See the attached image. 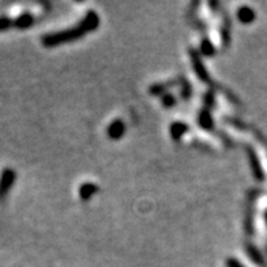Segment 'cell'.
Segmentation results:
<instances>
[{"instance_id":"6da1fadb","label":"cell","mask_w":267,"mask_h":267,"mask_svg":"<svg viewBox=\"0 0 267 267\" xmlns=\"http://www.w3.org/2000/svg\"><path fill=\"white\" fill-rule=\"evenodd\" d=\"M98 26H100V17L95 11L90 10V11H87L85 18L82 19V22L79 25H77L75 27H71V29L62 30V32L45 34L41 38V42L45 48H54V46L66 44L68 41L78 40V38L85 36L86 33L95 30Z\"/></svg>"},{"instance_id":"7a4b0ae2","label":"cell","mask_w":267,"mask_h":267,"mask_svg":"<svg viewBox=\"0 0 267 267\" xmlns=\"http://www.w3.org/2000/svg\"><path fill=\"white\" fill-rule=\"evenodd\" d=\"M17 180V173L14 172L11 168H6L2 171L0 175V200L5 199L6 195L11 190L14 181Z\"/></svg>"},{"instance_id":"3957f363","label":"cell","mask_w":267,"mask_h":267,"mask_svg":"<svg viewBox=\"0 0 267 267\" xmlns=\"http://www.w3.org/2000/svg\"><path fill=\"white\" fill-rule=\"evenodd\" d=\"M190 58L191 63L194 66V71L198 75V78L204 83H210V77H208V73L206 67H204L203 62L200 59V55L195 49H190Z\"/></svg>"},{"instance_id":"277c9868","label":"cell","mask_w":267,"mask_h":267,"mask_svg":"<svg viewBox=\"0 0 267 267\" xmlns=\"http://www.w3.org/2000/svg\"><path fill=\"white\" fill-rule=\"evenodd\" d=\"M126 132V123L118 119L109 124L108 127V136L111 139H120Z\"/></svg>"},{"instance_id":"5b68a950","label":"cell","mask_w":267,"mask_h":267,"mask_svg":"<svg viewBox=\"0 0 267 267\" xmlns=\"http://www.w3.org/2000/svg\"><path fill=\"white\" fill-rule=\"evenodd\" d=\"M247 150H248V157H249V161H251V168H252V171H254L255 176L258 177L259 180H262V179H264V172H263V168L262 165H260V161H259L258 155H256L254 149L248 147Z\"/></svg>"},{"instance_id":"8992f818","label":"cell","mask_w":267,"mask_h":267,"mask_svg":"<svg viewBox=\"0 0 267 267\" xmlns=\"http://www.w3.org/2000/svg\"><path fill=\"white\" fill-rule=\"evenodd\" d=\"M98 192V187L94 183H85L79 187V198L82 200H90Z\"/></svg>"},{"instance_id":"52a82bcc","label":"cell","mask_w":267,"mask_h":267,"mask_svg":"<svg viewBox=\"0 0 267 267\" xmlns=\"http://www.w3.org/2000/svg\"><path fill=\"white\" fill-rule=\"evenodd\" d=\"M33 23H34V17L29 13L21 14L18 18L14 19V27L17 29H29L33 26Z\"/></svg>"},{"instance_id":"ba28073f","label":"cell","mask_w":267,"mask_h":267,"mask_svg":"<svg viewBox=\"0 0 267 267\" xmlns=\"http://www.w3.org/2000/svg\"><path fill=\"white\" fill-rule=\"evenodd\" d=\"M237 18H239V21H240L241 23L248 25V23H251L256 18V14H255L254 10L244 6V7H240L239 11H237Z\"/></svg>"},{"instance_id":"9c48e42d","label":"cell","mask_w":267,"mask_h":267,"mask_svg":"<svg viewBox=\"0 0 267 267\" xmlns=\"http://www.w3.org/2000/svg\"><path fill=\"white\" fill-rule=\"evenodd\" d=\"M187 131H188V126H187L186 123L176 122L171 126V136H172V139L175 140L181 139Z\"/></svg>"},{"instance_id":"30bf717a","label":"cell","mask_w":267,"mask_h":267,"mask_svg":"<svg viewBox=\"0 0 267 267\" xmlns=\"http://www.w3.org/2000/svg\"><path fill=\"white\" fill-rule=\"evenodd\" d=\"M198 123H199V126H202L204 130H213V118H211V115L208 112V109L200 111L199 116H198Z\"/></svg>"},{"instance_id":"8fae6325","label":"cell","mask_w":267,"mask_h":267,"mask_svg":"<svg viewBox=\"0 0 267 267\" xmlns=\"http://www.w3.org/2000/svg\"><path fill=\"white\" fill-rule=\"evenodd\" d=\"M214 52H216V48L211 44V41L207 40V38H204L202 41V44H200V54L204 55V56H213Z\"/></svg>"},{"instance_id":"7c38bea8","label":"cell","mask_w":267,"mask_h":267,"mask_svg":"<svg viewBox=\"0 0 267 267\" xmlns=\"http://www.w3.org/2000/svg\"><path fill=\"white\" fill-rule=\"evenodd\" d=\"M173 85V82H165V83H157V85H153L150 87V93L154 95L157 94H163L164 91L167 90L168 87H171Z\"/></svg>"},{"instance_id":"4fadbf2b","label":"cell","mask_w":267,"mask_h":267,"mask_svg":"<svg viewBox=\"0 0 267 267\" xmlns=\"http://www.w3.org/2000/svg\"><path fill=\"white\" fill-rule=\"evenodd\" d=\"M177 100L176 97L173 94H171V93H165V94L163 95V105L164 106H168V108H171V106H173V105L176 104Z\"/></svg>"},{"instance_id":"5bb4252c","label":"cell","mask_w":267,"mask_h":267,"mask_svg":"<svg viewBox=\"0 0 267 267\" xmlns=\"http://www.w3.org/2000/svg\"><path fill=\"white\" fill-rule=\"evenodd\" d=\"M11 26H14L13 19L7 18V17H0V32L7 30V29H10Z\"/></svg>"},{"instance_id":"9a60e30c","label":"cell","mask_w":267,"mask_h":267,"mask_svg":"<svg viewBox=\"0 0 267 267\" xmlns=\"http://www.w3.org/2000/svg\"><path fill=\"white\" fill-rule=\"evenodd\" d=\"M248 255L251 256V259H252L254 262L258 263V264H260V263H262V259L259 258L258 249L254 248V247H249V245H248Z\"/></svg>"},{"instance_id":"2e32d148","label":"cell","mask_w":267,"mask_h":267,"mask_svg":"<svg viewBox=\"0 0 267 267\" xmlns=\"http://www.w3.org/2000/svg\"><path fill=\"white\" fill-rule=\"evenodd\" d=\"M181 95L186 98V100H188L191 97V85H188V83H184V86H183V89H181Z\"/></svg>"},{"instance_id":"e0dca14e","label":"cell","mask_w":267,"mask_h":267,"mask_svg":"<svg viewBox=\"0 0 267 267\" xmlns=\"http://www.w3.org/2000/svg\"><path fill=\"white\" fill-rule=\"evenodd\" d=\"M227 267H244V266H243V264H241L237 259L229 258L227 260Z\"/></svg>"},{"instance_id":"ac0fdd59","label":"cell","mask_w":267,"mask_h":267,"mask_svg":"<svg viewBox=\"0 0 267 267\" xmlns=\"http://www.w3.org/2000/svg\"><path fill=\"white\" fill-rule=\"evenodd\" d=\"M204 102L207 104L208 108H210V106L214 104V97H213V94H211V93H207V94H206V97H204Z\"/></svg>"}]
</instances>
